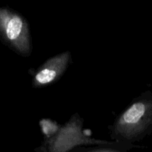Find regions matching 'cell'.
Returning a JSON list of instances; mask_svg holds the SVG:
<instances>
[{
  "label": "cell",
  "mask_w": 152,
  "mask_h": 152,
  "mask_svg": "<svg viewBox=\"0 0 152 152\" xmlns=\"http://www.w3.org/2000/svg\"><path fill=\"white\" fill-rule=\"evenodd\" d=\"M72 62L70 50L62 52L46 60L33 74L32 86L42 88L56 83Z\"/></svg>",
  "instance_id": "cell-4"
},
{
  "label": "cell",
  "mask_w": 152,
  "mask_h": 152,
  "mask_svg": "<svg viewBox=\"0 0 152 152\" xmlns=\"http://www.w3.org/2000/svg\"><path fill=\"white\" fill-rule=\"evenodd\" d=\"M83 119L74 114L66 123L61 126L56 134L48 140H44L42 146L36 151L47 152L72 151L77 147L85 145H98L108 142L92 139L83 132Z\"/></svg>",
  "instance_id": "cell-3"
},
{
  "label": "cell",
  "mask_w": 152,
  "mask_h": 152,
  "mask_svg": "<svg viewBox=\"0 0 152 152\" xmlns=\"http://www.w3.org/2000/svg\"><path fill=\"white\" fill-rule=\"evenodd\" d=\"M111 140L134 144L152 133V92L146 91L132 101L109 127Z\"/></svg>",
  "instance_id": "cell-1"
},
{
  "label": "cell",
  "mask_w": 152,
  "mask_h": 152,
  "mask_svg": "<svg viewBox=\"0 0 152 152\" xmlns=\"http://www.w3.org/2000/svg\"><path fill=\"white\" fill-rule=\"evenodd\" d=\"M0 37L19 56H31L33 47L30 26L22 14L10 8H0Z\"/></svg>",
  "instance_id": "cell-2"
},
{
  "label": "cell",
  "mask_w": 152,
  "mask_h": 152,
  "mask_svg": "<svg viewBox=\"0 0 152 152\" xmlns=\"http://www.w3.org/2000/svg\"><path fill=\"white\" fill-rule=\"evenodd\" d=\"M134 148H140V146L134 144L127 143V142H118V141H108L105 143L94 145V147L89 148H74L72 151H88V152H126Z\"/></svg>",
  "instance_id": "cell-5"
},
{
  "label": "cell",
  "mask_w": 152,
  "mask_h": 152,
  "mask_svg": "<svg viewBox=\"0 0 152 152\" xmlns=\"http://www.w3.org/2000/svg\"><path fill=\"white\" fill-rule=\"evenodd\" d=\"M39 126L44 135V140H48L56 134L61 126L53 120L43 119L39 122Z\"/></svg>",
  "instance_id": "cell-6"
}]
</instances>
